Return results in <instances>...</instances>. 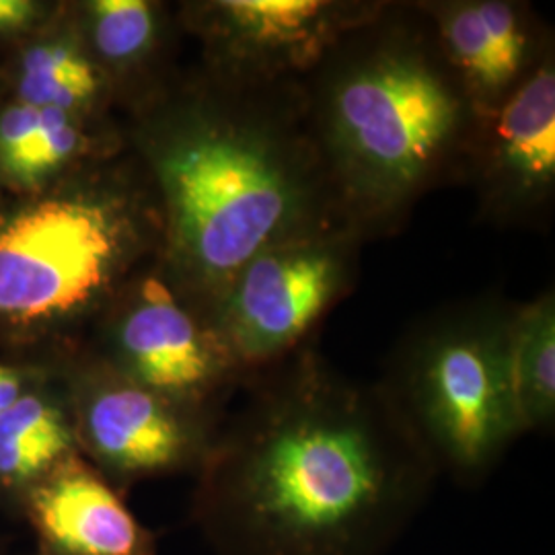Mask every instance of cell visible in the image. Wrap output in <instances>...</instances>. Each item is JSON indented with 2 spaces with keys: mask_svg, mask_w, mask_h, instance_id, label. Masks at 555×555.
Segmentation results:
<instances>
[{
  "mask_svg": "<svg viewBox=\"0 0 555 555\" xmlns=\"http://www.w3.org/2000/svg\"><path fill=\"white\" fill-rule=\"evenodd\" d=\"M196 474L192 520L215 555H385L438 472L393 399L315 339L247 375Z\"/></svg>",
  "mask_w": 555,
  "mask_h": 555,
  "instance_id": "1",
  "label": "cell"
},
{
  "mask_svg": "<svg viewBox=\"0 0 555 555\" xmlns=\"http://www.w3.org/2000/svg\"><path fill=\"white\" fill-rule=\"evenodd\" d=\"M124 130L159 198L160 266L208 313L261 249L346 222L298 80L224 79L196 64Z\"/></svg>",
  "mask_w": 555,
  "mask_h": 555,
  "instance_id": "2",
  "label": "cell"
},
{
  "mask_svg": "<svg viewBox=\"0 0 555 555\" xmlns=\"http://www.w3.org/2000/svg\"><path fill=\"white\" fill-rule=\"evenodd\" d=\"M298 82L337 208L366 241L463 183L481 116L420 2L383 0Z\"/></svg>",
  "mask_w": 555,
  "mask_h": 555,
  "instance_id": "3",
  "label": "cell"
},
{
  "mask_svg": "<svg viewBox=\"0 0 555 555\" xmlns=\"http://www.w3.org/2000/svg\"><path fill=\"white\" fill-rule=\"evenodd\" d=\"M157 192L126 149L27 196H0V354L46 362L85 341L160 256Z\"/></svg>",
  "mask_w": 555,
  "mask_h": 555,
  "instance_id": "4",
  "label": "cell"
},
{
  "mask_svg": "<svg viewBox=\"0 0 555 555\" xmlns=\"http://www.w3.org/2000/svg\"><path fill=\"white\" fill-rule=\"evenodd\" d=\"M515 305L474 298L416 321L380 380L438 476L479 483L527 435L516 405L508 327Z\"/></svg>",
  "mask_w": 555,
  "mask_h": 555,
  "instance_id": "5",
  "label": "cell"
},
{
  "mask_svg": "<svg viewBox=\"0 0 555 555\" xmlns=\"http://www.w3.org/2000/svg\"><path fill=\"white\" fill-rule=\"evenodd\" d=\"M82 344L124 377L206 416H224L245 380L210 313L159 258L119 288Z\"/></svg>",
  "mask_w": 555,
  "mask_h": 555,
  "instance_id": "6",
  "label": "cell"
},
{
  "mask_svg": "<svg viewBox=\"0 0 555 555\" xmlns=\"http://www.w3.org/2000/svg\"><path fill=\"white\" fill-rule=\"evenodd\" d=\"M364 243L334 222L266 247L238 270L210 318L245 377L315 339L321 319L352 293Z\"/></svg>",
  "mask_w": 555,
  "mask_h": 555,
  "instance_id": "7",
  "label": "cell"
},
{
  "mask_svg": "<svg viewBox=\"0 0 555 555\" xmlns=\"http://www.w3.org/2000/svg\"><path fill=\"white\" fill-rule=\"evenodd\" d=\"M46 362L64 389L80 455L119 492L157 477H196L224 416L181 408L124 377L85 344Z\"/></svg>",
  "mask_w": 555,
  "mask_h": 555,
  "instance_id": "8",
  "label": "cell"
},
{
  "mask_svg": "<svg viewBox=\"0 0 555 555\" xmlns=\"http://www.w3.org/2000/svg\"><path fill=\"white\" fill-rule=\"evenodd\" d=\"M383 0H190L181 31L198 41L199 66L224 79L300 80Z\"/></svg>",
  "mask_w": 555,
  "mask_h": 555,
  "instance_id": "9",
  "label": "cell"
},
{
  "mask_svg": "<svg viewBox=\"0 0 555 555\" xmlns=\"http://www.w3.org/2000/svg\"><path fill=\"white\" fill-rule=\"evenodd\" d=\"M463 181L477 212L496 227H535L555 198V52L504 101L481 116Z\"/></svg>",
  "mask_w": 555,
  "mask_h": 555,
  "instance_id": "10",
  "label": "cell"
},
{
  "mask_svg": "<svg viewBox=\"0 0 555 555\" xmlns=\"http://www.w3.org/2000/svg\"><path fill=\"white\" fill-rule=\"evenodd\" d=\"M479 116L508 100L554 50L547 25L516 0H417Z\"/></svg>",
  "mask_w": 555,
  "mask_h": 555,
  "instance_id": "11",
  "label": "cell"
},
{
  "mask_svg": "<svg viewBox=\"0 0 555 555\" xmlns=\"http://www.w3.org/2000/svg\"><path fill=\"white\" fill-rule=\"evenodd\" d=\"M15 518L36 537V555H157V535L82 455L31 488Z\"/></svg>",
  "mask_w": 555,
  "mask_h": 555,
  "instance_id": "12",
  "label": "cell"
},
{
  "mask_svg": "<svg viewBox=\"0 0 555 555\" xmlns=\"http://www.w3.org/2000/svg\"><path fill=\"white\" fill-rule=\"evenodd\" d=\"M87 50L107 80L121 121L160 93L181 68L178 11L159 0H73Z\"/></svg>",
  "mask_w": 555,
  "mask_h": 555,
  "instance_id": "13",
  "label": "cell"
},
{
  "mask_svg": "<svg viewBox=\"0 0 555 555\" xmlns=\"http://www.w3.org/2000/svg\"><path fill=\"white\" fill-rule=\"evenodd\" d=\"M126 149L121 119L93 121L0 93V196L36 194Z\"/></svg>",
  "mask_w": 555,
  "mask_h": 555,
  "instance_id": "14",
  "label": "cell"
},
{
  "mask_svg": "<svg viewBox=\"0 0 555 555\" xmlns=\"http://www.w3.org/2000/svg\"><path fill=\"white\" fill-rule=\"evenodd\" d=\"M0 93L38 109H60L93 121L118 118L116 101L80 36L73 2L0 56Z\"/></svg>",
  "mask_w": 555,
  "mask_h": 555,
  "instance_id": "15",
  "label": "cell"
},
{
  "mask_svg": "<svg viewBox=\"0 0 555 555\" xmlns=\"http://www.w3.org/2000/svg\"><path fill=\"white\" fill-rule=\"evenodd\" d=\"M36 383L0 416V511L17 516L21 500L66 459L80 455L59 377Z\"/></svg>",
  "mask_w": 555,
  "mask_h": 555,
  "instance_id": "16",
  "label": "cell"
},
{
  "mask_svg": "<svg viewBox=\"0 0 555 555\" xmlns=\"http://www.w3.org/2000/svg\"><path fill=\"white\" fill-rule=\"evenodd\" d=\"M508 360L525 433L547 430L555 417V295L515 305L508 327Z\"/></svg>",
  "mask_w": 555,
  "mask_h": 555,
  "instance_id": "17",
  "label": "cell"
},
{
  "mask_svg": "<svg viewBox=\"0 0 555 555\" xmlns=\"http://www.w3.org/2000/svg\"><path fill=\"white\" fill-rule=\"evenodd\" d=\"M60 0H0V56L38 31Z\"/></svg>",
  "mask_w": 555,
  "mask_h": 555,
  "instance_id": "18",
  "label": "cell"
},
{
  "mask_svg": "<svg viewBox=\"0 0 555 555\" xmlns=\"http://www.w3.org/2000/svg\"><path fill=\"white\" fill-rule=\"evenodd\" d=\"M48 362L15 360L0 354V416L48 375Z\"/></svg>",
  "mask_w": 555,
  "mask_h": 555,
  "instance_id": "19",
  "label": "cell"
},
{
  "mask_svg": "<svg viewBox=\"0 0 555 555\" xmlns=\"http://www.w3.org/2000/svg\"><path fill=\"white\" fill-rule=\"evenodd\" d=\"M34 555H36V554H34Z\"/></svg>",
  "mask_w": 555,
  "mask_h": 555,
  "instance_id": "20",
  "label": "cell"
}]
</instances>
